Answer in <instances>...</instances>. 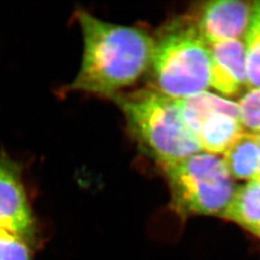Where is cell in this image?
<instances>
[{"instance_id": "6da1fadb", "label": "cell", "mask_w": 260, "mask_h": 260, "mask_svg": "<svg viewBox=\"0 0 260 260\" xmlns=\"http://www.w3.org/2000/svg\"><path fill=\"white\" fill-rule=\"evenodd\" d=\"M77 19L83 57L70 90L111 98L149 70L154 38L147 31L104 21L86 11H79Z\"/></svg>"}, {"instance_id": "7a4b0ae2", "label": "cell", "mask_w": 260, "mask_h": 260, "mask_svg": "<svg viewBox=\"0 0 260 260\" xmlns=\"http://www.w3.org/2000/svg\"><path fill=\"white\" fill-rule=\"evenodd\" d=\"M110 99L123 113L139 147L161 167L203 151L175 100L151 87Z\"/></svg>"}, {"instance_id": "3957f363", "label": "cell", "mask_w": 260, "mask_h": 260, "mask_svg": "<svg viewBox=\"0 0 260 260\" xmlns=\"http://www.w3.org/2000/svg\"><path fill=\"white\" fill-rule=\"evenodd\" d=\"M149 70L151 88L175 101L210 87L208 46L198 31L194 17L173 19L158 32Z\"/></svg>"}, {"instance_id": "277c9868", "label": "cell", "mask_w": 260, "mask_h": 260, "mask_svg": "<svg viewBox=\"0 0 260 260\" xmlns=\"http://www.w3.org/2000/svg\"><path fill=\"white\" fill-rule=\"evenodd\" d=\"M171 208L181 218L221 217L237 190L223 158L201 151L163 166Z\"/></svg>"}, {"instance_id": "5b68a950", "label": "cell", "mask_w": 260, "mask_h": 260, "mask_svg": "<svg viewBox=\"0 0 260 260\" xmlns=\"http://www.w3.org/2000/svg\"><path fill=\"white\" fill-rule=\"evenodd\" d=\"M203 151L223 153L242 132L237 103L208 92L176 101Z\"/></svg>"}, {"instance_id": "8992f818", "label": "cell", "mask_w": 260, "mask_h": 260, "mask_svg": "<svg viewBox=\"0 0 260 260\" xmlns=\"http://www.w3.org/2000/svg\"><path fill=\"white\" fill-rule=\"evenodd\" d=\"M0 229L18 233L35 245L36 223L19 163L0 154Z\"/></svg>"}, {"instance_id": "52a82bcc", "label": "cell", "mask_w": 260, "mask_h": 260, "mask_svg": "<svg viewBox=\"0 0 260 260\" xmlns=\"http://www.w3.org/2000/svg\"><path fill=\"white\" fill-rule=\"evenodd\" d=\"M252 2L216 0L205 3L194 17L200 35L207 46L245 36Z\"/></svg>"}, {"instance_id": "ba28073f", "label": "cell", "mask_w": 260, "mask_h": 260, "mask_svg": "<svg viewBox=\"0 0 260 260\" xmlns=\"http://www.w3.org/2000/svg\"><path fill=\"white\" fill-rule=\"evenodd\" d=\"M210 86L228 96L248 88L245 45L241 40H229L208 46Z\"/></svg>"}, {"instance_id": "9c48e42d", "label": "cell", "mask_w": 260, "mask_h": 260, "mask_svg": "<svg viewBox=\"0 0 260 260\" xmlns=\"http://www.w3.org/2000/svg\"><path fill=\"white\" fill-rule=\"evenodd\" d=\"M223 162L231 177L241 180H253L259 167V137L243 132L223 152Z\"/></svg>"}, {"instance_id": "30bf717a", "label": "cell", "mask_w": 260, "mask_h": 260, "mask_svg": "<svg viewBox=\"0 0 260 260\" xmlns=\"http://www.w3.org/2000/svg\"><path fill=\"white\" fill-rule=\"evenodd\" d=\"M221 218L239 224L260 238V181L251 180L237 187Z\"/></svg>"}, {"instance_id": "8fae6325", "label": "cell", "mask_w": 260, "mask_h": 260, "mask_svg": "<svg viewBox=\"0 0 260 260\" xmlns=\"http://www.w3.org/2000/svg\"><path fill=\"white\" fill-rule=\"evenodd\" d=\"M244 39L248 88H260V0L251 4V17Z\"/></svg>"}, {"instance_id": "7c38bea8", "label": "cell", "mask_w": 260, "mask_h": 260, "mask_svg": "<svg viewBox=\"0 0 260 260\" xmlns=\"http://www.w3.org/2000/svg\"><path fill=\"white\" fill-rule=\"evenodd\" d=\"M34 244L18 233L0 229V260H33Z\"/></svg>"}, {"instance_id": "4fadbf2b", "label": "cell", "mask_w": 260, "mask_h": 260, "mask_svg": "<svg viewBox=\"0 0 260 260\" xmlns=\"http://www.w3.org/2000/svg\"><path fill=\"white\" fill-rule=\"evenodd\" d=\"M242 128L256 135L260 134V88L251 89L237 103Z\"/></svg>"}, {"instance_id": "5bb4252c", "label": "cell", "mask_w": 260, "mask_h": 260, "mask_svg": "<svg viewBox=\"0 0 260 260\" xmlns=\"http://www.w3.org/2000/svg\"><path fill=\"white\" fill-rule=\"evenodd\" d=\"M258 137H259V143H260V134L258 135ZM253 180H257V181H260V160H259V167H258V171H257V174H256V177L255 178L253 179Z\"/></svg>"}]
</instances>
